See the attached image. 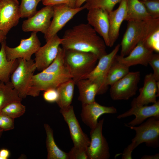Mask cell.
<instances>
[{"mask_svg": "<svg viewBox=\"0 0 159 159\" xmlns=\"http://www.w3.org/2000/svg\"><path fill=\"white\" fill-rule=\"evenodd\" d=\"M62 39L61 45L64 49L91 53L98 59L107 54L103 39L88 23H81L67 30Z\"/></svg>", "mask_w": 159, "mask_h": 159, "instance_id": "6da1fadb", "label": "cell"}, {"mask_svg": "<svg viewBox=\"0 0 159 159\" xmlns=\"http://www.w3.org/2000/svg\"><path fill=\"white\" fill-rule=\"evenodd\" d=\"M127 27L120 44L121 57L128 55L140 41L146 40L159 29V18L148 21H127Z\"/></svg>", "mask_w": 159, "mask_h": 159, "instance_id": "7a4b0ae2", "label": "cell"}, {"mask_svg": "<svg viewBox=\"0 0 159 159\" xmlns=\"http://www.w3.org/2000/svg\"><path fill=\"white\" fill-rule=\"evenodd\" d=\"M125 125L136 132L135 137L131 143L123 150L122 153L116 155H122V159H131L132 153L139 145L145 143L147 146L154 148L159 146V119L151 117L137 127Z\"/></svg>", "mask_w": 159, "mask_h": 159, "instance_id": "3957f363", "label": "cell"}, {"mask_svg": "<svg viewBox=\"0 0 159 159\" xmlns=\"http://www.w3.org/2000/svg\"><path fill=\"white\" fill-rule=\"evenodd\" d=\"M65 50L64 66L75 83L92 71L99 59L96 56L91 53Z\"/></svg>", "mask_w": 159, "mask_h": 159, "instance_id": "277c9868", "label": "cell"}, {"mask_svg": "<svg viewBox=\"0 0 159 159\" xmlns=\"http://www.w3.org/2000/svg\"><path fill=\"white\" fill-rule=\"evenodd\" d=\"M17 66L11 74V81L13 87L22 99L28 96L30 83L37 69L34 61L19 58Z\"/></svg>", "mask_w": 159, "mask_h": 159, "instance_id": "5b68a950", "label": "cell"}, {"mask_svg": "<svg viewBox=\"0 0 159 159\" xmlns=\"http://www.w3.org/2000/svg\"><path fill=\"white\" fill-rule=\"evenodd\" d=\"M71 79L72 77L68 73L52 74L41 71L33 76L28 96L37 97L41 91L57 89L61 84Z\"/></svg>", "mask_w": 159, "mask_h": 159, "instance_id": "8992f818", "label": "cell"}, {"mask_svg": "<svg viewBox=\"0 0 159 159\" xmlns=\"http://www.w3.org/2000/svg\"><path fill=\"white\" fill-rule=\"evenodd\" d=\"M120 47V44H117L110 53L101 57L94 69L83 78L89 79L98 85L99 89L98 95L104 93L108 89L105 84L106 79Z\"/></svg>", "mask_w": 159, "mask_h": 159, "instance_id": "52a82bcc", "label": "cell"}, {"mask_svg": "<svg viewBox=\"0 0 159 159\" xmlns=\"http://www.w3.org/2000/svg\"><path fill=\"white\" fill-rule=\"evenodd\" d=\"M140 78L139 71L129 72L111 86L110 95L114 100H127L135 95Z\"/></svg>", "mask_w": 159, "mask_h": 159, "instance_id": "ba28073f", "label": "cell"}, {"mask_svg": "<svg viewBox=\"0 0 159 159\" xmlns=\"http://www.w3.org/2000/svg\"><path fill=\"white\" fill-rule=\"evenodd\" d=\"M53 14L49 27L44 35L47 42L64 27L77 14L85 9L83 6L72 8L65 4L53 6Z\"/></svg>", "mask_w": 159, "mask_h": 159, "instance_id": "9c48e42d", "label": "cell"}, {"mask_svg": "<svg viewBox=\"0 0 159 159\" xmlns=\"http://www.w3.org/2000/svg\"><path fill=\"white\" fill-rule=\"evenodd\" d=\"M104 119L90 131V143L86 149L88 159H108L110 154L108 143L102 134Z\"/></svg>", "mask_w": 159, "mask_h": 159, "instance_id": "30bf717a", "label": "cell"}, {"mask_svg": "<svg viewBox=\"0 0 159 159\" xmlns=\"http://www.w3.org/2000/svg\"><path fill=\"white\" fill-rule=\"evenodd\" d=\"M41 43L37 32H32L30 37L27 39H21L20 44L13 48L6 44L5 51L8 60L21 58L27 60L31 59L32 55L41 47Z\"/></svg>", "mask_w": 159, "mask_h": 159, "instance_id": "8fae6325", "label": "cell"}, {"mask_svg": "<svg viewBox=\"0 0 159 159\" xmlns=\"http://www.w3.org/2000/svg\"><path fill=\"white\" fill-rule=\"evenodd\" d=\"M60 112L67 123L74 146L86 150L90 139L82 131L75 115L73 106L60 109Z\"/></svg>", "mask_w": 159, "mask_h": 159, "instance_id": "7c38bea8", "label": "cell"}, {"mask_svg": "<svg viewBox=\"0 0 159 159\" xmlns=\"http://www.w3.org/2000/svg\"><path fill=\"white\" fill-rule=\"evenodd\" d=\"M53 14V6H45L23 21L22 30L24 32H40L45 34L50 26Z\"/></svg>", "mask_w": 159, "mask_h": 159, "instance_id": "4fadbf2b", "label": "cell"}, {"mask_svg": "<svg viewBox=\"0 0 159 159\" xmlns=\"http://www.w3.org/2000/svg\"><path fill=\"white\" fill-rule=\"evenodd\" d=\"M21 18L17 0H0V30L6 35Z\"/></svg>", "mask_w": 159, "mask_h": 159, "instance_id": "5bb4252c", "label": "cell"}, {"mask_svg": "<svg viewBox=\"0 0 159 159\" xmlns=\"http://www.w3.org/2000/svg\"><path fill=\"white\" fill-rule=\"evenodd\" d=\"M62 41L57 34L46 42L35 54L34 62L37 69L42 71L47 68L56 57Z\"/></svg>", "mask_w": 159, "mask_h": 159, "instance_id": "9a60e30c", "label": "cell"}, {"mask_svg": "<svg viewBox=\"0 0 159 159\" xmlns=\"http://www.w3.org/2000/svg\"><path fill=\"white\" fill-rule=\"evenodd\" d=\"M159 81L155 79L152 73L146 75L143 87L140 89V94L131 102V107H140L150 103H154L159 96Z\"/></svg>", "mask_w": 159, "mask_h": 159, "instance_id": "2e32d148", "label": "cell"}, {"mask_svg": "<svg viewBox=\"0 0 159 159\" xmlns=\"http://www.w3.org/2000/svg\"><path fill=\"white\" fill-rule=\"evenodd\" d=\"M108 12L101 8L88 10L87 15L88 23L104 41L106 46H110L109 23Z\"/></svg>", "mask_w": 159, "mask_h": 159, "instance_id": "e0dca14e", "label": "cell"}, {"mask_svg": "<svg viewBox=\"0 0 159 159\" xmlns=\"http://www.w3.org/2000/svg\"><path fill=\"white\" fill-rule=\"evenodd\" d=\"M145 40L139 42L127 56L123 57L117 54L116 60L129 67L137 64L147 66L153 51L146 45Z\"/></svg>", "mask_w": 159, "mask_h": 159, "instance_id": "ac0fdd59", "label": "cell"}, {"mask_svg": "<svg viewBox=\"0 0 159 159\" xmlns=\"http://www.w3.org/2000/svg\"><path fill=\"white\" fill-rule=\"evenodd\" d=\"M117 112V109L114 107L102 105L95 101L82 104L81 117L83 122L91 129L96 126L98 119L102 115Z\"/></svg>", "mask_w": 159, "mask_h": 159, "instance_id": "d6986e66", "label": "cell"}, {"mask_svg": "<svg viewBox=\"0 0 159 159\" xmlns=\"http://www.w3.org/2000/svg\"><path fill=\"white\" fill-rule=\"evenodd\" d=\"M134 115L135 118L129 122L127 125L135 126L142 123L146 119L153 117L159 119V101L150 106H132L129 110L119 115L117 118L120 119Z\"/></svg>", "mask_w": 159, "mask_h": 159, "instance_id": "ffe728a7", "label": "cell"}, {"mask_svg": "<svg viewBox=\"0 0 159 159\" xmlns=\"http://www.w3.org/2000/svg\"><path fill=\"white\" fill-rule=\"evenodd\" d=\"M127 0H121L118 7L108 12L109 47H112L118 39L121 24L125 20Z\"/></svg>", "mask_w": 159, "mask_h": 159, "instance_id": "44dd1931", "label": "cell"}, {"mask_svg": "<svg viewBox=\"0 0 159 159\" xmlns=\"http://www.w3.org/2000/svg\"><path fill=\"white\" fill-rule=\"evenodd\" d=\"M79 90L78 100L82 104L91 103L95 101V97L98 95V85L88 79H83L75 83Z\"/></svg>", "mask_w": 159, "mask_h": 159, "instance_id": "7402d4cb", "label": "cell"}, {"mask_svg": "<svg viewBox=\"0 0 159 159\" xmlns=\"http://www.w3.org/2000/svg\"><path fill=\"white\" fill-rule=\"evenodd\" d=\"M153 19L147 12L142 2L139 0H127L125 20L148 21Z\"/></svg>", "mask_w": 159, "mask_h": 159, "instance_id": "603a6c76", "label": "cell"}, {"mask_svg": "<svg viewBox=\"0 0 159 159\" xmlns=\"http://www.w3.org/2000/svg\"><path fill=\"white\" fill-rule=\"evenodd\" d=\"M0 49V81L5 83L10 82V76L18 64V59L8 60L6 57L5 46L6 40L2 42Z\"/></svg>", "mask_w": 159, "mask_h": 159, "instance_id": "cb8c5ba5", "label": "cell"}, {"mask_svg": "<svg viewBox=\"0 0 159 159\" xmlns=\"http://www.w3.org/2000/svg\"><path fill=\"white\" fill-rule=\"evenodd\" d=\"M46 135V145L48 159H68V153L60 149L54 140L53 131L47 124H44Z\"/></svg>", "mask_w": 159, "mask_h": 159, "instance_id": "d4e9b609", "label": "cell"}, {"mask_svg": "<svg viewBox=\"0 0 159 159\" xmlns=\"http://www.w3.org/2000/svg\"><path fill=\"white\" fill-rule=\"evenodd\" d=\"M75 85L74 81L71 79L62 83L57 88L59 97L56 103L60 109L65 108L71 105Z\"/></svg>", "mask_w": 159, "mask_h": 159, "instance_id": "484cf974", "label": "cell"}, {"mask_svg": "<svg viewBox=\"0 0 159 159\" xmlns=\"http://www.w3.org/2000/svg\"><path fill=\"white\" fill-rule=\"evenodd\" d=\"M22 100L10 81L7 83L0 82V111L10 102Z\"/></svg>", "mask_w": 159, "mask_h": 159, "instance_id": "4316f807", "label": "cell"}, {"mask_svg": "<svg viewBox=\"0 0 159 159\" xmlns=\"http://www.w3.org/2000/svg\"><path fill=\"white\" fill-rule=\"evenodd\" d=\"M129 67L116 60L108 72L105 84L108 87L122 79L129 72Z\"/></svg>", "mask_w": 159, "mask_h": 159, "instance_id": "83f0119b", "label": "cell"}, {"mask_svg": "<svg viewBox=\"0 0 159 159\" xmlns=\"http://www.w3.org/2000/svg\"><path fill=\"white\" fill-rule=\"evenodd\" d=\"M65 52V49L60 46L54 60L47 68L42 71L52 74L69 73L64 66Z\"/></svg>", "mask_w": 159, "mask_h": 159, "instance_id": "f1b7e54d", "label": "cell"}, {"mask_svg": "<svg viewBox=\"0 0 159 159\" xmlns=\"http://www.w3.org/2000/svg\"><path fill=\"white\" fill-rule=\"evenodd\" d=\"M21 102L16 101L10 102L2 109L0 113L14 119L21 117L26 111V107Z\"/></svg>", "mask_w": 159, "mask_h": 159, "instance_id": "f546056e", "label": "cell"}, {"mask_svg": "<svg viewBox=\"0 0 159 159\" xmlns=\"http://www.w3.org/2000/svg\"><path fill=\"white\" fill-rule=\"evenodd\" d=\"M121 0H87L83 6L85 9L101 8L108 12L113 10L115 6Z\"/></svg>", "mask_w": 159, "mask_h": 159, "instance_id": "4dcf8cb0", "label": "cell"}, {"mask_svg": "<svg viewBox=\"0 0 159 159\" xmlns=\"http://www.w3.org/2000/svg\"><path fill=\"white\" fill-rule=\"evenodd\" d=\"M44 0H21L19 9L21 18H28L37 11V7L39 2Z\"/></svg>", "mask_w": 159, "mask_h": 159, "instance_id": "1f68e13d", "label": "cell"}, {"mask_svg": "<svg viewBox=\"0 0 159 159\" xmlns=\"http://www.w3.org/2000/svg\"><path fill=\"white\" fill-rule=\"evenodd\" d=\"M141 1L152 19L159 18V0H147Z\"/></svg>", "mask_w": 159, "mask_h": 159, "instance_id": "d6a6232c", "label": "cell"}, {"mask_svg": "<svg viewBox=\"0 0 159 159\" xmlns=\"http://www.w3.org/2000/svg\"><path fill=\"white\" fill-rule=\"evenodd\" d=\"M146 45L153 51L159 52V29L152 33L145 41Z\"/></svg>", "mask_w": 159, "mask_h": 159, "instance_id": "836d02e7", "label": "cell"}, {"mask_svg": "<svg viewBox=\"0 0 159 159\" xmlns=\"http://www.w3.org/2000/svg\"><path fill=\"white\" fill-rule=\"evenodd\" d=\"M68 154V159H88L86 150L74 146Z\"/></svg>", "mask_w": 159, "mask_h": 159, "instance_id": "e575fe53", "label": "cell"}, {"mask_svg": "<svg viewBox=\"0 0 159 159\" xmlns=\"http://www.w3.org/2000/svg\"><path fill=\"white\" fill-rule=\"evenodd\" d=\"M14 119L0 113V129L3 131L13 129Z\"/></svg>", "mask_w": 159, "mask_h": 159, "instance_id": "d590c367", "label": "cell"}, {"mask_svg": "<svg viewBox=\"0 0 159 159\" xmlns=\"http://www.w3.org/2000/svg\"><path fill=\"white\" fill-rule=\"evenodd\" d=\"M153 70V75L155 80L159 81V54H153L148 62Z\"/></svg>", "mask_w": 159, "mask_h": 159, "instance_id": "8d00e7d4", "label": "cell"}, {"mask_svg": "<svg viewBox=\"0 0 159 159\" xmlns=\"http://www.w3.org/2000/svg\"><path fill=\"white\" fill-rule=\"evenodd\" d=\"M44 91L43 97L45 101L49 103L57 102L59 97L57 89H50Z\"/></svg>", "mask_w": 159, "mask_h": 159, "instance_id": "74e56055", "label": "cell"}, {"mask_svg": "<svg viewBox=\"0 0 159 159\" xmlns=\"http://www.w3.org/2000/svg\"><path fill=\"white\" fill-rule=\"evenodd\" d=\"M77 0H44L42 1L45 6H54L59 4H65L68 6L74 8L75 7Z\"/></svg>", "mask_w": 159, "mask_h": 159, "instance_id": "f35d334b", "label": "cell"}, {"mask_svg": "<svg viewBox=\"0 0 159 159\" xmlns=\"http://www.w3.org/2000/svg\"><path fill=\"white\" fill-rule=\"evenodd\" d=\"M10 155V152L7 149L2 148L0 150V159H7Z\"/></svg>", "mask_w": 159, "mask_h": 159, "instance_id": "ab89813d", "label": "cell"}, {"mask_svg": "<svg viewBox=\"0 0 159 159\" xmlns=\"http://www.w3.org/2000/svg\"><path fill=\"white\" fill-rule=\"evenodd\" d=\"M141 159H158L159 153H156L154 155H143L141 158Z\"/></svg>", "mask_w": 159, "mask_h": 159, "instance_id": "60d3db41", "label": "cell"}, {"mask_svg": "<svg viewBox=\"0 0 159 159\" xmlns=\"http://www.w3.org/2000/svg\"><path fill=\"white\" fill-rule=\"evenodd\" d=\"M6 35L3 31L0 30V43L5 40L6 39Z\"/></svg>", "mask_w": 159, "mask_h": 159, "instance_id": "b9f144b4", "label": "cell"}, {"mask_svg": "<svg viewBox=\"0 0 159 159\" xmlns=\"http://www.w3.org/2000/svg\"><path fill=\"white\" fill-rule=\"evenodd\" d=\"M87 0H77L75 8L80 7Z\"/></svg>", "mask_w": 159, "mask_h": 159, "instance_id": "7bdbcfd3", "label": "cell"}, {"mask_svg": "<svg viewBox=\"0 0 159 159\" xmlns=\"http://www.w3.org/2000/svg\"><path fill=\"white\" fill-rule=\"evenodd\" d=\"M3 131V130L0 129V137L2 135Z\"/></svg>", "mask_w": 159, "mask_h": 159, "instance_id": "ee69618b", "label": "cell"}, {"mask_svg": "<svg viewBox=\"0 0 159 159\" xmlns=\"http://www.w3.org/2000/svg\"><path fill=\"white\" fill-rule=\"evenodd\" d=\"M139 0L141 1H146V0Z\"/></svg>", "mask_w": 159, "mask_h": 159, "instance_id": "f6af8a7d", "label": "cell"}, {"mask_svg": "<svg viewBox=\"0 0 159 159\" xmlns=\"http://www.w3.org/2000/svg\"><path fill=\"white\" fill-rule=\"evenodd\" d=\"M0 82H1L0 81Z\"/></svg>", "mask_w": 159, "mask_h": 159, "instance_id": "bcb514c9", "label": "cell"}, {"mask_svg": "<svg viewBox=\"0 0 159 159\" xmlns=\"http://www.w3.org/2000/svg\"></svg>", "mask_w": 159, "mask_h": 159, "instance_id": "7dc6e473", "label": "cell"}]
</instances>
